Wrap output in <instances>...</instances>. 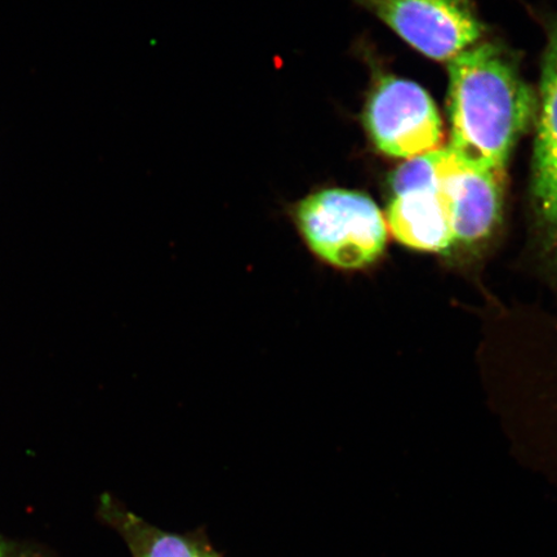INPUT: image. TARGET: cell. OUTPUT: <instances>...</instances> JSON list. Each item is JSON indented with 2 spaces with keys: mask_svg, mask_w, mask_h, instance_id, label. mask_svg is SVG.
I'll return each mask as SVG.
<instances>
[{
  "mask_svg": "<svg viewBox=\"0 0 557 557\" xmlns=\"http://www.w3.org/2000/svg\"><path fill=\"white\" fill-rule=\"evenodd\" d=\"M386 225L403 246L420 252L441 253L455 244L447 208L438 191L394 197Z\"/></svg>",
  "mask_w": 557,
  "mask_h": 557,
  "instance_id": "cell-7",
  "label": "cell"
},
{
  "mask_svg": "<svg viewBox=\"0 0 557 557\" xmlns=\"http://www.w3.org/2000/svg\"><path fill=\"white\" fill-rule=\"evenodd\" d=\"M463 169L448 146L410 158L392 178L394 197L410 193L438 191L442 181Z\"/></svg>",
  "mask_w": 557,
  "mask_h": 557,
  "instance_id": "cell-9",
  "label": "cell"
},
{
  "mask_svg": "<svg viewBox=\"0 0 557 557\" xmlns=\"http://www.w3.org/2000/svg\"><path fill=\"white\" fill-rule=\"evenodd\" d=\"M455 243L471 246L486 238L503 211L500 173L461 169L438 186Z\"/></svg>",
  "mask_w": 557,
  "mask_h": 557,
  "instance_id": "cell-5",
  "label": "cell"
},
{
  "mask_svg": "<svg viewBox=\"0 0 557 557\" xmlns=\"http://www.w3.org/2000/svg\"><path fill=\"white\" fill-rule=\"evenodd\" d=\"M418 52L450 62L484 33L470 0H359Z\"/></svg>",
  "mask_w": 557,
  "mask_h": 557,
  "instance_id": "cell-4",
  "label": "cell"
},
{
  "mask_svg": "<svg viewBox=\"0 0 557 557\" xmlns=\"http://www.w3.org/2000/svg\"><path fill=\"white\" fill-rule=\"evenodd\" d=\"M545 64L557 69V23L553 27L552 34H549V44Z\"/></svg>",
  "mask_w": 557,
  "mask_h": 557,
  "instance_id": "cell-11",
  "label": "cell"
},
{
  "mask_svg": "<svg viewBox=\"0 0 557 557\" xmlns=\"http://www.w3.org/2000/svg\"><path fill=\"white\" fill-rule=\"evenodd\" d=\"M289 218L313 259L334 270H364L386 248V220L363 193L339 187L313 191L289 207Z\"/></svg>",
  "mask_w": 557,
  "mask_h": 557,
  "instance_id": "cell-2",
  "label": "cell"
},
{
  "mask_svg": "<svg viewBox=\"0 0 557 557\" xmlns=\"http://www.w3.org/2000/svg\"><path fill=\"white\" fill-rule=\"evenodd\" d=\"M532 191L543 233L557 250V69L547 64L543 69Z\"/></svg>",
  "mask_w": 557,
  "mask_h": 557,
  "instance_id": "cell-6",
  "label": "cell"
},
{
  "mask_svg": "<svg viewBox=\"0 0 557 557\" xmlns=\"http://www.w3.org/2000/svg\"><path fill=\"white\" fill-rule=\"evenodd\" d=\"M101 515L122 535L134 557H221L206 543L162 531L109 497L102 498Z\"/></svg>",
  "mask_w": 557,
  "mask_h": 557,
  "instance_id": "cell-8",
  "label": "cell"
},
{
  "mask_svg": "<svg viewBox=\"0 0 557 557\" xmlns=\"http://www.w3.org/2000/svg\"><path fill=\"white\" fill-rule=\"evenodd\" d=\"M0 557H44L33 549L21 547L17 543L5 540L0 535Z\"/></svg>",
  "mask_w": 557,
  "mask_h": 557,
  "instance_id": "cell-10",
  "label": "cell"
},
{
  "mask_svg": "<svg viewBox=\"0 0 557 557\" xmlns=\"http://www.w3.org/2000/svg\"><path fill=\"white\" fill-rule=\"evenodd\" d=\"M449 64V148L465 169L503 173L534 114V97L517 66L492 44Z\"/></svg>",
  "mask_w": 557,
  "mask_h": 557,
  "instance_id": "cell-1",
  "label": "cell"
},
{
  "mask_svg": "<svg viewBox=\"0 0 557 557\" xmlns=\"http://www.w3.org/2000/svg\"><path fill=\"white\" fill-rule=\"evenodd\" d=\"M364 124L375 148L388 157L410 159L442 148L441 116L414 82L382 79L369 97Z\"/></svg>",
  "mask_w": 557,
  "mask_h": 557,
  "instance_id": "cell-3",
  "label": "cell"
}]
</instances>
